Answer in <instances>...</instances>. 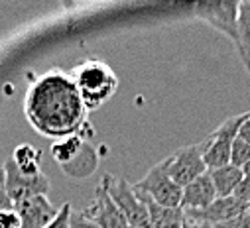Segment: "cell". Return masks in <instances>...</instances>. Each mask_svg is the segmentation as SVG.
Wrapping results in <instances>:
<instances>
[{
  "label": "cell",
  "mask_w": 250,
  "mask_h": 228,
  "mask_svg": "<svg viewBox=\"0 0 250 228\" xmlns=\"http://www.w3.org/2000/svg\"><path fill=\"white\" fill-rule=\"evenodd\" d=\"M101 181L104 183V187H106L110 199L114 201V205L120 209L124 218L128 220V226L150 228V218H148L146 207L140 201L138 193L134 191V185H130L126 179L114 177L110 173H106Z\"/></svg>",
  "instance_id": "obj_4"
},
{
  "label": "cell",
  "mask_w": 250,
  "mask_h": 228,
  "mask_svg": "<svg viewBox=\"0 0 250 228\" xmlns=\"http://www.w3.org/2000/svg\"><path fill=\"white\" fill-rule=\"evenodd\" d=\"M81 214L85 218H89L91 222H95L99 228H128V220L124 218L120 209L110 199V195H108V191H106L103 181L95 187L93 199H91L89 207Z\"/></svg>",
  "instance_id": "obj_8"
},
{
  "label": "cell",
  "mask_w": 250,
  "mask_h": 228,
  "mask_svg": "<svg viewBox=\"0 0 250 228\" xmlns=\"http://www.w3.org/2000/svg\"><path fill=\"white\" fill-rule=\"evenodd\" d=\"M85 150H87V144L81 136H69L63 142H55L51 146V153H53L55 161L61 163L63 167H67L69 161H73V163H75V159L81 161V153Z\"/></svg>",
  "instance_id": "obj_17"
},
{
  "label": "cell",
  "mask_w": 250,
  "mask_h": 228,
  "mask_svg": "<svg viewBox=\"0 0 250 228\" xmlns=\"http://www.w3.org/2000/svg\"><path fill=\"white\" fill-rule=\"evenodd\" d=\"M134 191L138 193L140 201L146 207L148 218H150V228H181L185 224V210L181 207L171 209V207H164L160 203H156L148 193L140 191L134 187Z\"/></svg>",
  "instance_id": "obj_13"
},
{
  "label": "cell",
  "mask_w": 250,
  "mask_h": 228,
  "mask_svg": "<svg viewBox=\"0 0 250 228\" xmlns=\"http://www.w3.org/2000/svg\"><path fill=\"white\" fill-rule=\"evenodd\" d=\"M238 4L240 2H201L193 8V12L199 20L207 22L234 43L238 28Z\"/></svg>",
  "instance_id": "obj_9"
},
{
  "label": "cell",
  "mask_w": 250,
  "mask_h": 228,
  "mask_svg": "<svg viewBox=\"0 0 250 228\" xmlns=\"http://www.w3.org/2000/svg\"><path fill=\"white\" fill-rule=\"evenodd\" d=\"M248 112L236 114V116L227 118L221 126H217L215 132H211L203 142H201V150H203V159L207 169H217V167H225L230 163V150H232V142L238 138L240 126L246 118Z\"/></svg>",
  "instance_id": "obj_3"
},
{
  "label": "cell",
  "mask_w": 250,
  "mask_h": 228,
  "mask_svg": "<svg viewBox=\"0 0 250 228\" xmlns=\"http://www.w3.org/2000/svg\"><path fill=\"white\" fill-rule=\"evenodd\" d=\"M128 228H136V226H128Z\"/></svg>",
  "instance_id": "obj_28"
},
{
  "label": "cell",
  "mask_w": 250,
  "mask_h": 228,
  "mask_svg": "<svg viewBox=\"0 0 250 228\" xmlns=\"http://www.w3.org/2000/svg\"><path fill=\"white\" fill-rule=\"evenodd\" d=\"M248 161H250V144H246L242 138H236L230 150V165L242 169Z\"/></svg>",
  "instance_id": "obj_18"
},
{
  "label": "cell",
  "mask_w": 250,
  "mask_h": 228,
  "mask_svg": "<svg viewBox=\"0 0 250 228\" xmlns=\"http://www.w3.org/2000/svg\"><path fill=\"white\" fill-rule=\"evenodd\" d=\"M207 171L209 169H207L205 159H203L201 142L185 146L167 157V173L181 189L187 187L189 183H193L195 179H199L203 173H207Z\"/></svg>",
  "instance_id": "obj_7"
},
{
  "label": "cell",
  "mask_w": 250,
  "mask_h": 228,
  "mask_svg": "<svg viewBox=\"0 0 250 228\" xmlns=\"http://www.w3.org/2000/svg\"><path fill=\"white\" fill-rule=\"evenodd\" d=\"M71 214H73V210H71V205H69V203L61 205V207H59V214H57V218H55L49 226H45V228H69Z\"/></svg>",
  "instance_id": "obj_19"
},
{
  "label": "cell",
  "mask_w": 250,
  "mask_h": 228,
  "mask_svg": "<svg viewBox=\"0 0 250 228\" xmlns=\"http://www.w3.org/2000/svg\"><path fill=\"white\" fill-rule=\"evenodd\" d=\"M248 210H250V207L244 205V203H240L238 199H234V197H225V199H217L213 205H209V207L203 209V210L185 212V216L191 218V220H199V222H207V224L215 226V224L229 222V220H232V218L244 216Z\"/></svg>",
  "instance_id": "obj_11"
},
{
  "label": "cell",
  "mask_w": 250,
  "mask_h": 228,
  "mask_svg": "<svg viewBox=\"0 0 250 228\" xmlns=\"http://www.w3.org/2000/svg\"><path fill=\"white\" fill-rule=\"evenodd\" d=\"M4 173H2V193L8 197V201L12 203V207L34 199V197H42L47 195L49 191V179L42 173L36 177H28L22 175L20 171L16 169L12 157L6 159V163L2 165Z\"/></svg>",
  "instance_id": "obj_5"
},
{
  "label": "cell",
  "mask_w": 250,
  "mask_h": 228,
  "mask_svg": "<svg viewBox=\"0 0 250 228\" xmlns=\"http://www.w3.org/2000/svg\"><path fill=\"white\" fill-rule=\"evenodd\" d=\"M211 175V181L215 185V191H217V197L219 199H225V197H232L234 191L238 189V185L242 183L244 179V173L240 167H234V165H225V167H217V169H211L209 171Z\"/></svg>",
  "instance_id": "obj_14"
},
{
  "label": "cell",
  "mask_w": 250,
  "mask_h": 228,
  "mask_svg": "<svg viewBox=\"0 0 250 228\" xmlns=\"http://www.w3.org/2000/svg\"><path fill=\"white\" fill-rule=\"evenodd\" d=\"M217 199L219 197H217L215 185H213L211 175H209V171H207V173H203L199 179H195L193 183L183 187L181 209L185 212H197V210H203L209 205H213Z\"/></svg>",
  "instance_id": "obj_12"
},
{
  "label": "cell",
  "mask_w": 250,
  "mask_h": 228,
  "mask_svg": "<svg viewBox=\"0 0 250 228\" xmlns=\"http://www.w3.org/2000/svg\"><path fill=\"white\" fill-rule=\"evenodd\" d=\"M42 150L34 148L32 144H20L12 152V161L22 175L36 177L42 175Z\"/></svg>",
  "instance_id": "obj_15"
},
{
  "label": "cell",
  "mask_w": 250,
  "mask_h": 228,
  "mask_svg": "<svg viewBox=\"0 0 250 228\" xmlns=\"http://www.w3.org/2000/svg\"><path fill=\"white\" fill-rule=\"evenodd\" d=\"M248 216H250V210H248Z\"/></svg>",
  "instance_id": "obj_29"
},
{
  "label": "cell",
  "mask_w": 250,
  "mask_h": 228,
  "mask_svg": "<svg viewBox=\"0 0 250 228\" xmlns=\"http://www.w3.org/2000/svg\"><path fill=\"white\" fill-rule=\"evenodd\" d=\"M134 187L148 193L156 203L164 207H171V209L181 207L183 189L167 173V157L156 163L138 183H134Z\"/></svg>",
  "instance_id": "obj_6"
},
{
  "label": "cell",
  "mask_w": 250,
  "mask_h": 228,
  "mask_svg": "<svg viewBox=\"0 0 250 228\" xmlns=\"http://www.w3.org/2000/svg\"><path fill=\"white\" fill-rule=\"evenodd\" d=\"M0 228H22V220L14 209L0 210Z\"/></svg>",
  "instance_id": "obj_20"
},
{
  "label": "cell",
  "mask_w": 250,
  "mask_h": 228,
  "mask_svg": "<svg viewBox=\"0 0 250 228\" xmlns=\"http://www.w3.org/2000/svg\"><path fill=\"white\" fill-rule=\"evenodd\" d=\"M14 210L18 212V216L22 220V228H45L59 214V207H55L47 199V195L28 199V201L16 205Z\"/></svg>",
  "instance_id": "obj_10"
},
{
  "label": "cell",
  "mask_w": 250,
  "mask_h": 228,
  "mask_svg": "<svg viewBox=\"0 0 250 228\" xmlns=\"http://www.w3.org/2000/svg\"><path fill=\"white\" fill-rule=\"evenodd\" d=\"M238 55L250 73V0L238 4V28H236V41H234Z\"/></svg>",
  "instance_id": "obj_16"
},
{
  "label": "cell",
  "mask_w": 250,
  "mask_h": 228,
  "mask_svg": "<svg viewBox=\"0 0 250 228\" xmlns=\"http://www.w3.org/2000/svg\"><path fill=\"white\" fill-rule=\"evenodd\" d=\"M24 112L34 130L47 138L79 136L89 126V110L73 77L63 71H49L28 87Z\"/></svg>",
  "instance_id": "obj_1"
},
{
  "label": "cell",
  "mask_w": 250,
  "mask_h": 228,
  "mask_svg": "<svg viewBox=\"0 0 250 228\" xmlns=\"http://www.w3.org/2000/svg\"><path fill=\"white\" fill-rule=\"evenodd\" d=\"M238 138H242V140H244L246 144H250V110H248V114H246V118H244L242 126H240Z\"/></svg>",
  "instance_id": "obj_24"
},
{
  "label": "cell",
  "mask_w": 250,
  "mask_h": 228,
  "mask_svg": "<svg viewBox=\"0 0 250 228\" xmlns=\"http://www.w3.org/2000/svg\"><path fill=\"white\" fill-rule=\"evenodd\" d=\"M71 77L77 85V91L87 106V110H97L106 100H110L118 89V77L108 63L99 59H87L79 63Z\"/></svg>",
  "instance_id": "obj_2"
},
{
  "label": "cell",
  "mask_w": 250,
  "mask_h": 228,
  "mask_svg": "<svg viewBox=\"0 0 250 228\" xmlns=\"http://www.w3.org/2000/svg\"><path fill=\"white\" fill-rule=\"evenodd\" d=\"M181 228H213L207 222H199V220H191V218H185V224Z\"/></svg>",
  "instance_id": "obj_25"
},
{
  "label": "cell",
  "mask_w": 250,
  "mask_h": 228,
  "mask_svg": "<svg viewBox=\"0 0 250 228\" xmlns=\"http://www.w3.org/2000/svg\"><path fill=\"white\" fill-rule=\"evenodd\" d=\"M232 197L250 207V177H244V179H242V183L238 185V189L234 191Z\"/></svg>",
  "instance_id": "obj_21"
},
{
  "label": "cell",
  "mask_w": 250,
  "mask_h": 228,
  "mask_svg": "<svg viewBox=\"0 0 250 228\" xmlns=\"http://www.w3.org/2000/svg\"><path fill=\"white\" fill-rule=\"evenodd\" d=\"M69 228H99L95 222H91L89 218H85L83 214H71V220H69Z\"/></svg>",
  "instance_id": "obj_23"
},
{
  "label": "cell",
  "mask_w": 250,
  "mask_h": 228,
  "mask_svg": "<svg viewBox=\"0 0 250 228\" xmlns=\"http://www.w3.org/2000/svg\"><path fill=\"white\" fill-rule=\"evenodd\" d=\"M213 228H250V216L248 212L244 216H238V218H232L229 222H221V224H215Z\"/></svg>",
  "instance_id": "obj_22"
},
{
  "label": "cell",
  "mask_w": 250,
  "mask_h": 228,
  "mask_svg": "<svg viewBox=\"0 0 250 228\" xmlns=\"http://www.w3.org/2000/svg\"><path fill=\"white\" fill-rule=\"evenodd\" d=\"M2 173H4V169H2V165H0V191H2Z\"/></svg>",
  "instance_id": "obj_27"
},
{
  "label": "cell",
  "mask_w": 250,
  "mask_h": 228,
  "mask_svg": "<svg viewBox=\"0 0 250 228\" xmlns=\"http://www.w3.org/2000/svg\"><path fill=\"white\" fill-rule=\"evenodd\" d=\"M242 173H244V177H250V161L242 167Z\"/></svg>",
  "instance_id": "obj_26"
}]
</instances>
